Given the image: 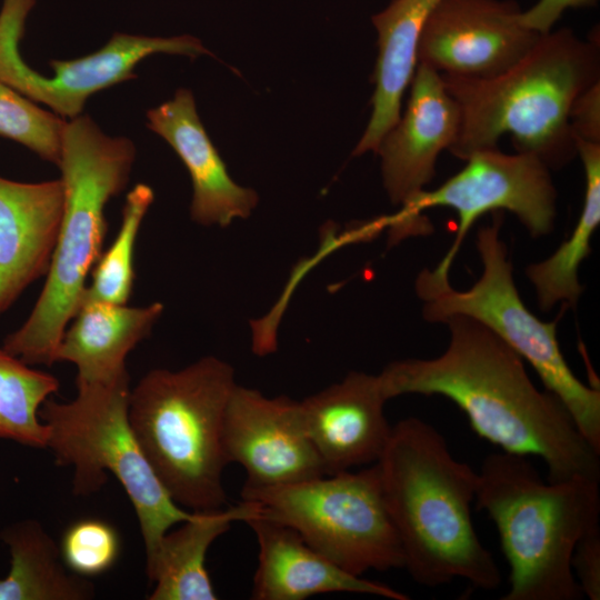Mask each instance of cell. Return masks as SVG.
<instances>
[{
    "mask_svg": "<svg viewBox=\"0 0 600 600\" xmlns=\"http://www.w3.org/2000/svg\"><path fill=\"white\" fill-rule=\"evenodd\" d=\"M503 211L492 212L490 224L477 233L482 273L468 290L450 281H434L422 270L416 292L429 322L451 317L471 318L506 342L537 372L544 389L567 408L583 437L600 451V391L586 386L568 366L557 339V321L544 322L523 303L516 287L508 250L500 238Z\"/></svg>",
    "mask_w": 600,
    "mask_h": 600,
    "instance_id": "obj_8",
    "label": "cell"
},
{
    "mask_svg": "<svg viewBox=\"0 0 600 600\" xmlns=\"http://www.w3.org/2000/svg\"><path fill=\"white\" fill-rule=\"evenodd\" d=\"M233 368L207 356L180 370L153 369L130 390L128 417L153 471L177 504L223 509L222 432Z\"/></svg>",
    "mask_w": 600,
    "mask_h": 600,
    "instance_id": "obj_6",
    "label": "cell"
},
{
    "mask_svg": "<svg viewBox=\"0 0 600 600\" xmlns=\"http://www.w3.org/2000/svg\"><path fill=\"white\" fill-rule=\"evenodd\" d=\"M442 0H392L372 16L378 32V59L372 80V112L354 148L360 156L376 151L383 136L401 116L402 97L417 67V46L421 30Z\"/></svg>",
    "mask_w": 600,
    "mask_h": 600,
    "instance_id": "obj_20",
    "label": "cell"
},
{
    "mask_svg": "<svg viewBox=\"0 0 600 600\" xmlns=\"http://www.w3.org/2000/svg\"><path fill=\"white\" fill-rule=\"evenodd\" d=\"M521 12L514 0H442L421 30L417 63L446 76L497 77L541 36L522 24Z\"/></svg>",
    "mask_w": 600,
    "mask_h": 600,
    "instance_id": "obj_12",
    "label": "cell"
},
{
    "mask_svg": "<svg viewBox=\"0 0 600 600\" xmlns=\"http://www.w3.org/2000/svg\"><path fill=\"white\" fill-rule=\"evenodd\" d=\"M37 0H2L0 9V80L62 119L82 113L90 96L136 77L137 64L154 53L196 58L210 52L192 36L170 38L116 32L98 51L72 60H51L42 76L22 59L19 43Z\"/></svg>",
    "mask_w": 600,
    "mask_h": 600,
    "instance_id": "obj_11",
    "label": "cell"
},
{
    "mask_svg": "<svg viewBox=\"0 0 600 600\" xmlns=\"http://www.w3.org/2000/svg\"><path fill=\"white\" fill-rule=\"evenodd\" d=\"M161 302L143 307L83 300L66 328L56 360L76 366V382H109L128 372L126 358L163 313Z\"/></svg>",
    "mask_w": 600,
    "mask_h": 600,
    "instance_id": "obj_19",
    "label": "cell"
},
{
    "mask_svg": "<svg viewBox=\"0 0 600 600\" xmlns=\"http://www.w3.org/2000/svg\"><path fill=\"white\" fill-rule=\"evenodd\" d=\"M386 401L378 374L360 371L300 401L326 474L379 460L392 429L384 416Z\"/></svg>",
    "mask_w": 600,
    "mask_h": 600,
    "instance_id": "obj_15",
    "label": "cell"
},
{
    "mask_svg": "<svg viewBox=\"0 0 600 600\" xmlns=\"http://www.w3.org/2000/svg\"><path fill=\"white\" fill-rule=\"evenodd\" d=\"M443 323L446 351L433 359H404L378 374L388 400L440 394L467 416L472 430L502 451L541 458L548 481L600 479V451L580 432L564 404L540 391L523 359L480 322L463 316Z\"/></svg>",
    "mask_w": 600,
    "mask_h": 600,
    "instance_id": "obj_1",
    "label": "cell"
},
{
    "mask_svg": "<svg viewBox=\"0 0 600 600\" xmlns=\"http://www.w3.org/2000/svg\"><path fill=\"white\" fill-rule=\"evenodd\" d=\"M474 500L494 522L510 567L502 600L583 598L571 557L599 526V480L543 481L528 456L501 451L483 460Z\"/></svg>",
    "mask_w": 600,
    "mask_h": 600,
    "instance_id": "obj_5",
    "label": "cell"
},
{
    "mask_svg": "<svg viewBox=\"0 0 600 600\" xmlns=\"http://www.w3.org/2000/svg\"><path fill=\"white\" fill-rule=\"evenodd\" d=\"M148 127L163 138L186 166L192 183L191 219L201 226L228 227L248 218L258 194L236 183L207 134L190 90L147 111Z\"/></svg>",
    "mask_w": 600,
    "mask_h": 600,
    "instance_id": "obj_17",
    "label": "cell"
},
{
    "mask_svg": "<svg viewBox=\"0 0 600 600\" xmlns=\"http://www.w3.org/2000/svg\"><path fill=\"white\" fill-rule=\"evenodd\" d=\"M598 0H538L532 7L520 14V20L527 28L544 34L552 30L566 10L593 7Z\"/></svg>",
    "mask_w": 600,
    "mask_h": 600,
    "instance_id": "obj_30",
    "label": "cell"
},
{
    "mask_svg": "<svg viewBox=\"0 0 600 600\" xmlns=\"http://www.w3.org/2000/svg\"><path fill=\"white\" fill-rule=\"evenodd\" d=\"M571 567L583 596L600 599V529L589 530L577 543Z\"/></svg>",
    "mask_w": 600,
    "mask_h": 600,
    "instance_id": "obj_28",
    "label": "cell"
},
{
    "mask_svg": "<svg viewBox=\"0 0 600 600\" xmlns=\"http://www.w3.org/2000/svg\"><path fill=\"white\" fill-rule=\"evenodd\" d=\"M466 166L433 190H423L408 207L389 217V239L397 243L432 230L424 210L446 207L458 216L456 238L429 273L449 280L450 268L473 223L484 213L509 211L534 237L550 233L557 213V191L550 169L536 156L508 154L498 148L469 156Z\"/></svg>",
    "mask_w": 600,
    "mask_h": 600,
    "instance_id": "obj_10",
    "label": "cell"
},
{
    "mask_svg": "<svg viewBox=\"0 0 600 600\" xmlns=\"http://www.w3.org/2000/svg\"><path fill=\"white\" fill-rule=\"evenodd\" d=\"M376 463L404 569L416 582L436 588L461 578L482 590L501 584L472 523L478 472L451 454L434 427L414 417L400 420Z\"/></svg>",
    "mask_w": 600,
    "mask_h": 600,
    "instance_id": "obj_2",
    "label": "cell"
},
{
    "mask_svg": "<svg viewBox=\"0 0 600 600\" xmlns=\"http://www.w3.org/2000/svg\"><path fill=\"white\" fill-rule=\"evenodd\" d=\"M586 187L582 210L570 234L547 259L527 267L539 307L548 311L557 303L574 307L583 292L578 277L581 262L591 251V238L600 223V143L576 138Z\"/></svg>",
    "mask_w": 600,
    "mask_h": 600,
    "instance_id": "obj_23",
    "label": "cell"
},
{
    "mask_svg": "<svg viewBox=\"0 0 600 600\" xmlns=\"http://www.w3.org/2000/svg\"><path fill=\"white\" fill-rule=\"evenodd\" d=\"M58 390L56 377L0 348V439L46 448L48 429L39 410Z\"/></svg>",
    "mask_w": 600,
    "mask_h": 600,
    "instance_id": "obj_24",
    "label": "cell"
},
{
    "mask_svg": "<svg viewBox=\"0 0 600 600\" xmlns=\"http://www.w3.org/2000/svg\"><path fill=\"white\" fill-rule=\"evenodd\" d=\"M441 76L460 109L459 132L449 149L453 157L464 161L477 151L498 148L509 133L517 152L560 169L577 157L570 107L600 81L599 32L587 40L569 28L551 30L493 78Z\"/></svg>",
    "mask_w": 600,
    "mask_h": 600,
    "instance_id": "obj_3",
    "label": "cell"
},
{
    "mask_svg": "<svg viewBox=\"0 0 600 600\" xmlns=\"http://www.w3.org/2000/svg\"><path fill=\"white\" fill-rule=\"evenodd\" d=\"M241 498L259 503L264 517L293 528L311 548L351 574L404 568L377 463L288 486L242 487Z\"/></svg>",
    "mask_w": 600,
    "mask_h": 600,
    "instance_id": "obj_9",
    "label": "cell"
},
{
    "mask_svg": "<svg viewBox=\"0 0 600 600\" xmlns=\"http://www.w3.org/2000/svg\"><path fill=\"white\" fill-rule=\"evenodd\" d=\"M222 442L227 462L246 471L243 487L288 486L326 474L300 401L286 396L269 398L237 384L227 406Z\"/></svg>",
    "mask_w": 600,
    "mask_h": 600,
    "instance_id": "obj_13",
    "label": "cell"
},
{
    "mask_svg": "<svg viewBox=\"0 0 600 600\" xmlns=\"http://www.w3.org/2000/svg\"><path fill=\"white\" fill-rule=\"evenodd\" d=\"M244 522L259 546L251 591L254 600H303L330 592L409 599L387 584L344 571L311 548L293 528L264 517L261 508Z\"/></svg>",
    "mask_w": 600,
    "mask_h": 600,
    "instance_id": "obj_18",
    "label": "cell"
},
{
    "mask_svg": "<svg viewBox=\"0 0 600 600\" xmlns=\"http://www.w3.org/2000/svg\"><path fill=\"white\" fill-rule=\"evenodd\" d=\"M406 110L383 136V187L392 204L408 207L434 177L440 153L449 150L460 128V109L441 73L417 63Z\"/></svg>",
    "mask_w": 600,
    "mask_h": 600,
    "instance_id": "obj_14",
    "label": "cell"
},
{
    "mask_svg": "<svg viewBox=\"0 0 600 600\" xmlns=\"http://www.w3.org/2000/svg\"><path fill=\"white\" fill-rule=\"evenodd\" d=\"M260 511L259 503H241L212 511L193 512L161 539L146 573L154 583L149 600H216L206 557L210 546L234 521H246Z\"/></svg>",
    "mask_w": 600,
    "mask_h": 600,
    "instance_id": "obj_21",
    "label": "cell"
},
{
    "mask_svg": "<svg viewBox=\"0 0 600 600\" xmlns=\"http://www.w3.org/2000/svg\"><path fill=\"white\" fill-rule=\"evenodd\" d=\"M153 199V190L144 183L136 184L127 193L119 230L92 268L82 301L128 304L134 283V246Z\"/></svg>",
    "mask_w": 600,
    "mask_h": 600,
    "instance_id": "obj_25",
    "label": "cell"
},
{
    "mask_svg": "<svg viewBox=\"0 0 600 600\" xmlns=\"http://www.w3.org/2000/svg\"><path fill=\"white\" fill-rule=\"evenodd\" d=\"M64 124L66 119L41 109L0 80V136L58 166Z\"/></svg>",
    "mask_w": 600,
    "mask_h": 600,
    "instance_id": "obj_26",
    "label": "cell"
},
{
    "mask_svg": "<svg viewBox=\"0 0 600 600\" xmlns=\"http://www.w3.org/2000/svg\"><path fill=\"white\" fill-rule=\"evenodd\" d=\"M69 402L47 399L39 417L56 463L73 469L72 489L90 496L111 473L127 492L139 520L149 563L162 537L193 512L171 498L144 456L128 417L129 372L109 382H76Z\"/></svg>",
    "mask_w": 600,
    "mask_h": 600,
    "instance_id": "obj_7",
    "label": "cell"
},
{
    "mask_svg": "<svg viewBox=\"0 0 600 600\" xmlns=\"http://www.w3.org/2000/svg\"><path fill=\"white\" fill-rule=\"evenodd\" d=\"M569 123L574 139L600 143V81L574 99L569 111Z\"/></svg>",
    "mask_w": 600,
    "mask_h": 600,
    "instance_id": "obj_29",
    "label": "cell"
},
{
    "mask_svg": "<svg viewBox=\"0 0 600 600\" xmlns=\"http://www.w3.org/2000/svg\"><path fill=\"white\" fill-rule=\"evenodd\" d=\"M63 207L61 179L20 182L0 177V316L46 277Z\"/></svg>",
    "mask_w": 600,
    "mask_h": 600,
    "instance_id": "obj_16",
    "label": "cell"
},
{
    "mask_svg": "<svg viewBox=\"0 0 600 600\" xmlns=\"http://www.w3.org/2000/svg\"><path fill=\"white\" fill-rule=\"evenodd\" d=\"M59 548L66 567L90 579L109 571L116 564L121 553V539L109 522L83 518L64 530Z\"/></svg>",
    "mask_w": 600,
    "mask_h": 600,
    "instance_id": "obj_27",
    "label": "cell"
},
{
    "mask_svg": "<svg viewBox=\"0 0 600 600\" xmlns=\"http://www.w3.org/2000/svg\"><path fill=\"white\" fill-rule=\"evenodd\" d=\"M10 554V568L0 579V600H90L96 587L71 572L60 548L41 522L22 519L0 531Z\"/></svg>",
    "mask_w": 600,
    "mask_h": 600,
    "instance_id": "obj_22",
    "label": "cell"
},
{
    "mask_svg": "<svg viewBox=\"0 0 600 600\" xmlns=\"http://www.w3.org/2000/svg\"><path fill=\"white\" fill-rule=\"evenodd\" d=\"M136 147L110 137L87 114L66 121L58 167L64 189L59 234L43 288L26 321L1 348L29 366H52L102 253L110 199L127 187Z\"/></svg>",
    "mask_w": 600,
    "mask_h": 600,
    "instance_id": "obj_4",
    "label": "cell"
}]
</instances>
